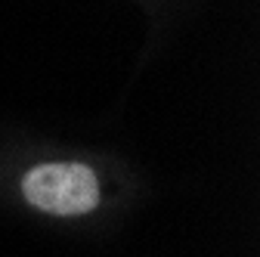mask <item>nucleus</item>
<instances>
[{
    "instance_id": "f257e3e1",
    "label": "nucleus",
    "mask_w": 260,
    "mask_h": 257,
    "mask_svg": "<svg viewBox=\"0 0 260 257\" xmlns=\"http://www.w3.org/2000/svg\"><path fill=\"white\" fill-rule=\"evenodd\" d=\"M25 199L50 214H87L100 202V186L84 165H41L22 180Z\"/></svg>"
}]
</instances>
